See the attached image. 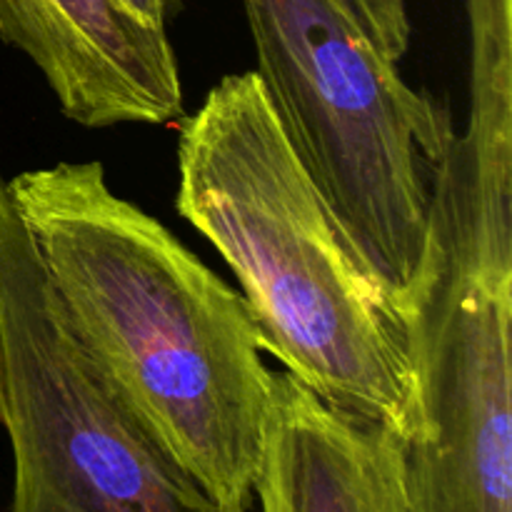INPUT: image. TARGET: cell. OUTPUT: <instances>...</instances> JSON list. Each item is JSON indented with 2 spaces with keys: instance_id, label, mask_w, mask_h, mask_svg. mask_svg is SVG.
Here are the masks:
<instances>
[{
  "instance_id": "cell-1",
  "label": "cell",
  "mask_w": 512,
  "mask_h": 512,
  "mask_svg": "<svg viewBox=\"0 0 512 512\" xmlns=\"http://www.w3.org/2000/svg\"><path fill=\"white\" fill-rule=\"evenodd\" d=\"M70 330L150 438L223 512H248L273 370L243 295L98 160L8 180Z\"/></svg>"
},
{
  "instance_id": "cell-5",
  "label": "cell",
  "mask_w": 512,
  "mask_h": 512,
  "mask_svg": "<svg viewBox=\"0 0 512 512\" xmlns=\"http://www.w3.org/2000/svg\"><path fill=\"white\" fill-rule=\"evenodd\" d=\"M0 40L33 60L73 123L113 128L183 118L168 33L123 0H0Z\"/></svg>"
},
{
  "instance_id": "cell-4",
  "label": "cell",
  "mask_w": 512,
  "mask_h": 512,
  "mask_svg": "<svg viewBox=\"0 0 512 512\" xmlns=\"http://www.w3.org/2000/svg\"><path fill=\"white\" fill-rule=\"evenodd\" d=\"M0 428L13 450L10 512H223L78 343L3 175Z\"/></svg>"
},
{
  "instance_id": "cell-7",
  "label": "cell",
  "mask_w": 512,
  "mask_h": 512,
  "mask_svg": "<svg viewBox=\"0 0 512 512\" xmlns=\"http://www.w3.org/2000/svg\"><path fill=\"white\" fill-rule=\"evenodd\" d=\"M360 33L393 63H398L410 45V18L405 0H333Z\"/></svg>"
},
{
  "instance_id": "cell-6",
  "label": "cell",
  "mask_w": 512,
  "mask_h": 512,
  "mask_svg": "<svg viewBox=\"0 0 512 512\" xmlns=\"http://www.w3.org/2000/svg\"><path fill=\"white\" fill-rule=\"evenodd\" d=\"M253 495L260 512H408L405 443L273 370Z\"/></svg>"
},
{
  "instance_id": "cell-8",
  "label": "cell",
  "mask_w": 512,
  "mask_h": 512,
  "mask_svg": "<svg viewBox=\"0 0 512 512\" xmlns=\"http://www.w3.org/2000/svg\"><path fill=\"white\" fill-rule=\"evenodd\" d=\"M140 20L155 25V28H165L168 15L178 8L180 0H123Z\"/></svg>"
},
{
  "instance_id": "cell-3",
  "label": "cell",
  "mask_w": 512,
  "mask_h": 512,
  "mask_svg": "<svg viewBox=\"0 0 512 512\" xmlns=\"http://www.w3.org/2000/svg\"><path fill=\"white\" fill-rule=\"evenodd\" d=\"M258 78L310 180L413 310L455 128L333 0H243Z\"/></svg>"
},
{
  "instance_id": "cell-2",
  "label": "cell",
  "mask_w": 512,
  "mask_h": 512,
  "mask_svg": "<svg viewBox=\"0 0 512 512\" xmlns=\"http://www.w3.org/2000/svg\"><path fill=\"white\" fill-rule=\"evenodd\" d=\"M175 205L230 265L285 373L403 443L418 438L413 310L328 208L255 70L225 75L180 118Z\"/></svg>"
}]
</instances>
